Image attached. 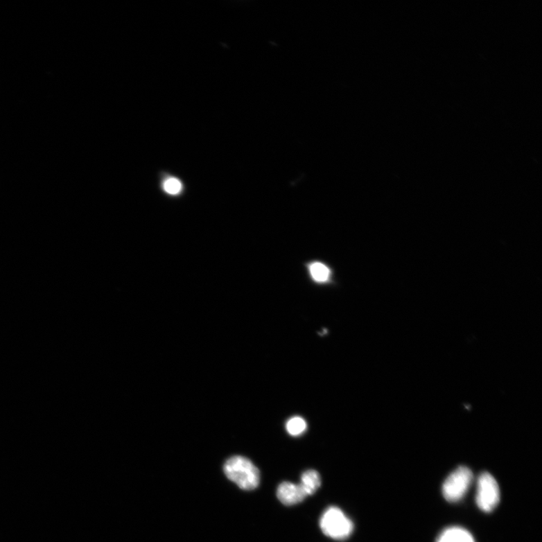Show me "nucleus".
I'll use <instances>...</instances> for the list:
<instances>
[{
	"mask_svg": "<svg viewBox=\"0 0 542 542\" xmlns=\"http://www.w3.org/2000/svg\"><path fill=\"white\" fill-rule=\"evenodd\" d=\"M307 496L300 484L283 482L277 489L278 499L286 505L299 504Z\"/></svg>",
	"mask_w": 542,
	"mask_h": 542,
	"instance_id": "nucleus-5",
	"label": "nucleus"
},
{
	"mask_svg": "<svg viewBox=\"0 0 542 542\" xmlns=\"http://www.w3.org/2000/svg\"><path fill=\"white\" fill-rule=\"evenodd\" d=\"M300 485L308 496L316 493L321 485L320 474L315 470L306 471L301 476Z\"/></svg>",
	"mask_w": 542,
	"mask_h": 542,
	"instance_id": "nucleus-7",
	"label": "nucleus"
},
{
	"mask_svg": "<svg viewBox=\"0 0 542 542\" xmlns=\"http://www.w3.org/2000/svg\"><path fill=\"white\" fill-rule=\"evenodd\" d=\"M473 480V474L466 466H460L448 476L442 487V493L451 502H456L466 494Z\"/></svg>",
	"mask_w": 542,
	"mask_h": 542,
	"instance_id": "nucleus-3",
	"label": "nucleus"
},
{
	"mask_svg": "<svg viewBox=\"0 0 542 542\" xmlns=\"http://www.w3.org/2000/svg\"><path fill=\"white\" fill-rule=\"evenodd\" d=\"M320 527L327 536L344 540L351 535L353 523L342 510L336 507H330L322 516Z\"/></svg>",
	"mask_w": 542,
	"mask_h": 542,
	"instance_id": "nucleus-2",
	"label": "nucleus"
},
{
	"mask_svg": "<svg viewBox=\"0 0 542 542\" xmlns=\"http://www.w3.org/2000/svg\"><path fill=\"white\" fill-rule=\"evenodd\" d=\"M224 471L231 482L245 491H252L259 484V470L246 457L234 456L229 458L225 463Z\"/></svg>",
	"mask_w": 542,
	"mask_h": 542,
	"instance_id": "nucleus-1",
	"label": "nucleus"
},
{
	"mask_svg": "<svg viewBox=\"0 0 542 542\" xmlns=\"http://www.w3.org/2000/svg\"><path fill=\"white\" fill-rule=\"evenodd\" d=\"M308 424L301 417H291L286 423V430L293 437H298L307 431Z\"/></svg>",
	"mask_w": 542,
	"mask_h": 542,
	"instance_id": "nucleus-8",
	"label": "nucleus"
},
{
	"mask_svg": "<svg viewBox=\"0 0 542 542\" xmlns=\"http://www.w3.org/2000/svg\"><path fill=\"white\" fill-rule=\"evenodd\" d=\"M164 189L171 195H177L182 190V183L176 178H169L164 183Z\"/></svg>",
	"mask_w": 542,
	"mask_h": 542,
	"instance_id": "nucleus-10",
	"label": "nucleus"
},
{
	"mask_svg": "<svg viewBox=\"0 0 542 542\" xmlns=\"http://www.w3.org/2000/svg\"><path fill=\"white\" fill-rule=\"evenodd\" d=\"M310 274L314 281L323 283L329 281L330 269L321 262H313L309 267Z\"/></svg>",
	"mask_w": 542,
	"mask_h": 542,
	"instance_id": "nucleus-9",
	"label": "nucleus"
},
{
	"mask_svg": "<svg viewBox=\"0 0 542 542\" xmlns=\"http://www.w3.org/2000/svg\"><path fill=\"white\" fill-rule=\"evenodd\" d=\"M436 542H475V541L466 530L453 527L444 530Z\"/></svg>",
	"mask_w": 542,
	"mask_h": 542,
	"instance_id": "nucleus-6",
	"label": "nucleus"
},
{
	"mask_svg": "<svg viewBox=\"0 0 542 542\" xmlns=\"http://www.w3.org/2000/svg\"><path fill=\"white\" fill-rule=\"evenodd\" d=\"M500 500V491L496 479L488 472H483L478 479L476 502L479 509L491 512Z\"/></svg>",
	"mask_w": 542,
	"mask_h": 542,
	"instance_id": "nucleus-4",
	"label": "nucleus"
}]
</instances>
